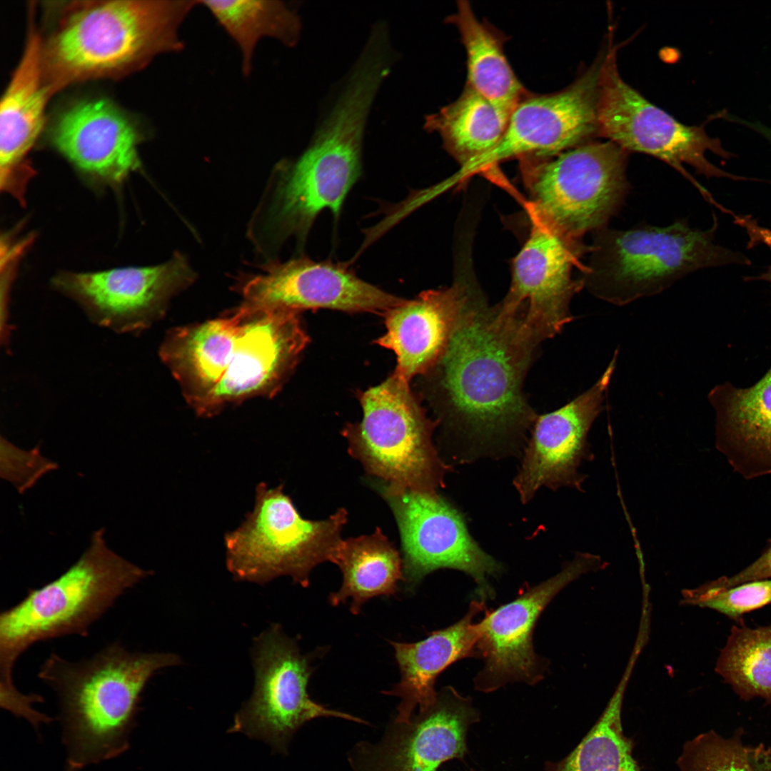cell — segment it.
I'll return each mask as SVG.
<instances>
[{"instance_id":"obj_1","label":"cell","mask_w":771,"mask_h":771,"mask_svg":"<svg viewBox=\"0 0 771 771\" xmlns=\"http://www.w3.org/2000/svg\"><path fill=\"white\" fill-rule=\"evenodd\" d=\"M536 348L470 282L447 346L424 375L439 420L474 450L518 451L536 417L523 393Z\"/></svg>"},{"instance_id":"obj_2","label":"cell","mask_w":771,"mask_h":771,"mask_svg":"<svg viewBox=\"0 0 771 771\" xmlns=\"http://www.w3.org/2000/svg\"><path fill=\"white\" fill-rule=\"evenodd\" d=\"M291 311L242 303L221 318L168 333L159 356L196 413L275 395L309 337Z\"/></svg>"},{"instance_id":"obj_3","label":"cell","mask_w":771,"mask_h":771,"mask_svg":"<svg viewBox=\"0 0 771 771\" xmlns=\"http://www.w3.org/2000/svg\"><path fill=\"white\" fill-rule=\"evenodd\" d=\"M198 1L64 2L46 36L41 64L52 96L75 83L117 79L155 57L183 50L180 28Z\"/></svg>"},{"instance_id":"obj_4","label":"cell","mask_w":771,"mask_h":771,"mask_svg":"<svg viewBox=\"0 0 771 771\" xmlns=\"http://www.w3.org/2000/svg\"><path fill=\"white\" fill-rule=\"evenodd\" d=\"M181 662L174 653L131 652L119 641L79 662L51 653L38 677L59 698L64 771H80L126 752L148 682L159 670Z\"/></svg>"},{"instance_id":"obj_5","label":"cell","mask_w":771,"mask_h":771,"mask_svg":"<svg viewBox=\"0 0 771 771\" xmlns=\"http://www.w3.org/2000/svg\"><path fill=\"white\" fill-rule=\"evenodd\" d=\"M371 104L360 90L343 91L303 153L275 167L251 233L256 246L274 249L290 237L303 244L322 211L339 217L361 175L363 135Z\"/></svg>"},{"instance_id":"obj_6","label":"cell","mask_w":771,"mask_h":771,"mask_svg":"<svg viewBox=\"0 0 771 771\" xmlns=\"http://www.w3.org/2000/svg\"><path fill=\"white\" fill-rule=\"evenodd\" d=\"M103 528L89 546L56 579L31 588L15 605L0 614V695L17 692L14 665L34 644L76 635L86 637L93 623L151 572L109 548Z\"/></svg>"},{"instance_id":"obj_7","label":"cell","mask_w":771,"mask_h":771,"mask_svg":"<svg viewBox=\"0 0 771 771\" xmlns=\"http://www.w3.org/2000/svg\"><path fill=\"white\" fill-rule=\"evenodd\" d=\"M714 220L707 230L677 221L666 227L595 231L582 275L584 287L601 300L624 306L700 269L750 264L745 255L715 243Z\"/></svg>"},{"instance_id":"obj_8","label":"cell","mask_w":771,"mask_h":771,"mask_svg":"<svg viewBox=\"0 0 771 771\" xmlns=\"http://www.w3.org/2000/svg\"><path fill=\"white\" fill-rule=\"evenodd\" d=\"M408 381L395 372L362 393L363 417L342 434L370 475L398 488L437 493L448 469L432 440L431 421Z\"/></svg>"},{"instance_id":"obj_9","label":"cell","mask_w":771,"mask_h":771,"mask_svg":"<svg viewBox=\"0 0 771 771\" xmlns=\"http://www.w3.org/2000/svg\"><path fill=\"white\" fill-rule=\"evenodd\" d=\"M255 497L253 510L224 535L228 571L238 580L265 584L286 575L307 587L312 570L330 561L348 512L340 508L324 520L304 519L283 485L261 482Z\"/></svg>"},{"instance_id":"obj_10","label":"cell","mask_w":771,"mask_h":771,"mask_svg":"<svg viewBox=\"0 0 771 771\" xmlns=\"http://www.w3.org/2000/svg\"><path fill=\"white\" fill-rule=\"evenodd\" d=\"M628 153L610 141H594L548 158L522 159L533 216L574 239L604 228L628 190Z\"/></svg>"},{"instance_id":"obj_11","label":"cell","mask_w":771,"mask_h":771,"mask_svg":"<svg viewBox=\"0 0 771 771\" xmlns=\"http://www.w3.org/2000/svg\"><path fill=\"white\" fill-rule=\"evenodd\" d=\"M616 46L608 39L600 81L599 136L628 152L636 151L666 162L685 177L682 167L691 166L710 178L742 179L712 164L706 158L710 151L730 159L732 154L718 138L710 136L705 126L685 125L644 98L620 76Z\"/></svg>"},{"instance_id":"obj_12","label":"cell","mask_w":771,"mask_h":771,"mask_svg":"<svg viewBox=\"0 0 771 771\" xmlns=\"http://www.w3.org/2000/svg\"><path fill=\"white\" fill-rule=\"evenodd\" d=\"M378 485L399 528L403 580L410 590L431 572L450 568L475 580L479 600L494 598L487 578L500 573L503 566L474 540L455 506L437 493L398 488L384 483Z\"/></svg>"},{"instance_id":"obj_13","label":"cell","mask_w":771,"mask_h":771,"mask_svg":"<svg viewBox=\"0 0 771 771\" xmlns=\"http://www.w3.org/2000/svg\"><path fill=\"white\" fill-rule=\"evenodd\" d=\"M590 251L591 246L533 216L528 237L513 262L510 287L497 306L500 313L515 318L536 346L554 337L573 320L570 303L584 284L573 273L585 270L580 258Z\"/></svg>"},{"instance_id":"obj_14","label":"cell","mask_w":771,"mask_h":771,"mask_svg":"<svg viewBox=\"0 0 771 771\" xmlns=\"http://www.w3.org/2000/svg\"><path fill=\"white\" fill-rule=\"evenodd\" d=\"M255 686L236 713L230 732H243L287 754L298 728L315 718L334 717L367 725L350 714L331 710L311 699L307 687L312 669L296 643L278 625H272L254 641Z\"/></svg>"},{"instance_id":"obj_15","label":"cell","mask_w":771,"mask_h":771,"mask_svg":"<svg viewBox=\"0 0 771 771\" xmlns=\"http://www.w3.org/2000/svg\"><path fill=\"white\" fill-rule=\"evenodd\" d=\"M606 50L566 88L550 94L528 91L510 115L499 143L461 166V179L514 158H548L599 136L600 81Z\"/></svg>"},{"instance_id":"obj_16","label":"cell","mask_w":771,"mask_h":771,"mask_svg":"<svg viewBox=\"0 0 771 771\" xmlns=\"http://www.w3.org/2000/svg\"><path fill=\"white\" fill-rule=\"evenodd\" d=\"M195 278L186 258L176 253L151 266L61 271L51 286L78 303L93 323L120 334H137L159 320L171 298Z\"/></svg>"},{"instance_id":"obj_17","label":"cell","mask_w":771,"mask_h":771,"mask_svg":"<svg viewBox=\"0 0 771 771\" xmlns=\"http://www.w3.org/2000/svg\"><path fill=\"white\" fill-rule=\"evenodd\" d=\"M605 567L600 556L578 553L555 575L523 589L513 600L495 610H486L478 623V657L483 659L484 665L474 678L475 689L488 693L510 682L534 685L541 681L548 661L533 648V630L538 618L569 583Z\"/></svg>"},{"instance_id":"obj_18","label":"cell","mask_w":771,"mask_h":771,"mask_svg":"<svg viewBox=\"0 0 771 771\" xmlns=\"http://www.w3.org/2000/svg\"><path fill=\"white\" fill-rule=\"evenodd\" d=\"M480 720L470 697L446 686L435 702L408 723L393 720L376 743L361 741L349 751L353 771H438L468 754L470 727Z\"/></svg>"},{"instance_id":"obj_19","label":"cell","mask_w":771,"mask_h":771,"mask_svg":"<svg viewBox=\"0 0 771 771\" xmlns=\"http://www.w3.org/2000/svg\"><path fill=\"white\" fill-rule=\"evenodd\" d=\"M261 269L239 284L243 303L297 313L324 308L384 314L405 300L361 279L343 265L306 256L270 261Z\"/></svg>"},{"instance_id":"obj_20","label":"cell","mask_w":771,"mask_h":771,"mask_svg":"<svg viewBox=\"0 0 771 771\" xmlns=\"http://www.w3.org/2000/svg\"><path fill=\"white\" fill-rule=\"evenodd\" d=\"M618 351L600 378L585 392L563 407L536 415L514 486L523 503L542 487H569L583 491V460H591L588 435L603 409V400L616 363Z\"/></svg>"},{"instance_id":"obj_21","label":"cell","mask_w":771,"mask_h":771,"mask_svg":"<svg viewBox=\"0 0 771 771\" xmlns=\"http://www.w3.org/2000/svg\"><path fill=\"white\" fill-rule=\"evenodd\" d=\"M51 146L88 183L119 188L141 167L143 138L135 122L111 101L80 100L61 111L49 130Z\"/></svg>"},{"instance_id":"obj_22","label":"cell","mask_w":771,"mask_h":771,"mask_svg":"<svg viewBox=\"0 0 771 771\" xmlns=\"http://www.w3.org/2000/svg\"><path fill=\"white\" fill-rule=\"evenodd\" d=\"M29 11L25 48L0 108V188L21 205H25L28 183L36 173L28 155L42 130L51 96L43 76L35 6H30Z\"/></svg>"},{"instance_id":"obj_23","label":"cell","mask_w":771,"mask_h":771,"mask_svg":"<svg viewBox=\"0 0 771 771\" xmlns=\"http://www.w3.org/2000/svg\"><path fill=\"white\" fill-rule=\"evenodd\" d=\"M469 280V279H468ZM428 290L384 313L386 332L376 343L396 356L395 373L410 382L426 374L443 353L463 302L468 281Z\"/></svg>"},{"instance_id":"obj_24","label":"cell","mask_w":771,"mask_h":771,"mask_svg":"<svg viewBox=\"0 0 771 771\" xmlns=\"http://www.w3.org/2000/svg\"><path fill=\"white\" fill-rule=\"evenodd\" d=\"M486 609L484 600H475L459 621L433 631L422 640L412 643L389 641L400 680L383 693L400 698L395 722L408 723L417 707L422 712L435 702L436 679L448 667L465 657H478L480 633L478 623L473 620Z\"/></svg>"},{"instance_id":"obj_25","label":"cell","mask_w":771,"mask_h":771,"mask_svg":"<svg viewBox=\"0 0 771 771\" xmlns=\"http://www.w3.org/2000/svg\"><path fill=\"white\" fill-rule=\"evenodd\" d=\"M716 447L746 478L771 473V367L754 385L726 382L708 393Z\"/></svg>"},{"instance_id":"obj_26","label":"cell","mask_w":771,"mask_h":771,"mask_svg":"<svg viewBox=\"0 0 771 771\" xmlns=\"http://www.w3.org/2000/svg\"><path fill=\"white\" fill-rule=\"evenodd\" d=\"M447 21L457 27L465 49V84L510 116L528 91L506 58L503 35L485 21L478 20L465 0L457 1L456 12Z\"/></svg>"},{"instance_id":"obj_27","label":"cell","mask_w":771,"mask_h":771,"mask_svg":"<svg viewBox=\"0 0 771 771\" xmlns=\"http://www.w3.org/2000/svg\"><path fill=\"white\" fill-rule=\"evenodd\" d=\"M330 562L341 569L343 582L330 595L329 602L336 606L351 599L354 615L371 598L394 595L398 582L403 579L400 553L378 528L372 534L341 539Z\"/></svg>"},{"instance_id":"obj_28","label":"cell","mask_w":771,"mask_h":771,"mask_svg":"<svg viewBox=\"0 0 771 771\" xmlns=\"http://www.w3.org/2000/svg\"><path fill=\"white\" fill-rule=\"evenodd\" d=\"M509 117L465 84L455 101L426 116L424 127L438 133L445 149L463 166L499 143Z\"/></svg>"},{"instance_id":"obj_29","label":"cell","mask_w":771,"mask_h":771,"mask_svg":"<svg viewBox=\"0 0 771 771\" xmlns=\"http://www.w3.org/2000/svg\"><path fill=\"white\" fill-rule=\"evenodd\" d=\"M198 3L208 9L238 46L245 76L251 73L253 54L260 41L269 38L292 47L299 39L300 18L283 1L204 0Z\"/></svg>"},{"instance_id":"obj_30","label":"cell","mask_w":771,"mask_h":771,"mask_svg":"<svg viewBox=\"0 0 771 771\" xmlns=\"http://www.w3.org/2000/svg\"><path fill=\"white\" fill-rule=\"evenodd\" d=\"M628 664L595 725L567 756L546 761L543 771H642L633 756L635 742L625 735L622 724L624 695L635 665L631 661Z\"/></svg>"},{"instance_id":"obj_31","label":"cell","mask_w":771,"mask_h":771,"mask_svg":"<svg viewBox=\"0 0 771 771\" xmlns=\"http://www.w3.org/2000/svg\"><path fill=\"white\" fill-rule=\"evenodd\" d=\"M715 671L742 699L758 697L771 706V625L733 626Z\"/></svg>"},{"instance_id":"obj_32","label":"cell","mask_w":771,"mask_h":771,"mask_svg":"<svg viewBox=\"0 0 771 771\" xmlns=\"http://www.w3.org/2000/svg\"><path fill=\"white\" fill-rule=\"evenodd\" d=\"M742 734L726 738L710 730L685 742L676 761L680 771H754Z\"/></svg>"},{"instance_id":"obj_33","label":"cell","mask_w":771,"mask_h":771,"mask_svg":"<svg viewBox=\"0 0 771 771\" xmlns=\"http://www.w3.org/2000/svg\"><path fill=\"white\" fill-rule=\"evenodd\" d=\"M682 598L684 604L710 608L737 619L771 603V579L744 583L715 592H704L697 588L685 590Z\"/></svg>"},{"instance_id":"obj_34","label":"cell","mask_w":771,"mask_h":771,"mask_svg":"<svg viewBox=\"0 0 771 771\" xmlns=\"http://www.w3.org/2000/svg\"><path fill=\"white\" fill-rule=\"evenodd\" d=\"M54 462L44 457L39 446L23 450L1 438V476L23 493L42 476L56 469Z\"/></svg>"},{"instance_id":"obj_35","label":"cell","mask_w":771,"mask_h":771,"mask_svg":"<svg viewBox=\"0 0 771 771\" xmlns=\"http://www.w3.org/2000/svg\"><path fill=\"white\" fill-rule=\"evenodd\" d=\"M771 578V545L752 563L730 577H722L700 586L702 591L715 592L725 590L750 581Z\"/></svg>"},{"instance_id":"obj_36","label":"cell","mask_w":771,"mask_h":771,"mask_svg":"<svg viewBox=\"0 0 771 771\" xmlns=\"http://www.w3.org/2000/svg\"><path fill=\"white\" fill-rule=\"evenodd\" d=\"M737 223L745 228L751 239L755 242H762L771 249V231L760 227L748 218H738ZM755 279L766 281L771 284V266Z\"/></svg>"},{"instance_id":"obj_37","label":"cell","mask_w":771,"mask_h":771,"mask_svg":"<svg viewBox=\"0 0 771 771\" xmlns=\"http://www.w3.org/2000/svg\"><path fill=\"white\" fill-rule=\"evenodd\" d=\"M749 758L754 771H771V749L760 744L748 747Z\"/></svg>"},{"instance_id":"obj_38","label":"cell","mask_w":771,"mask_h":771,"mask_svg":"<svg viewBox=\"0 0 771 771\" xmlns=\"http://www.w3.org/2000/svg\"><path fill=\"white\" fill-rule=\"evenodd\" d=\"M739 123L758 133L771 144V127L759 121H750L730 116L728 120Z\"/></svg>"}]
</instances>
